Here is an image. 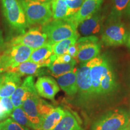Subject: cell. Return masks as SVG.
<instances>
[{
    "label": "cell",
    "instance_id": "1",
    "mask_svg": "<svg viewBox=\"0 0 130 130\" xmlns=\"http://www.w3.org/2000/svg\"><path fill=\"white\" fill-rule=\"evenodd\" d=\"M25 12L28 26L44 25L53 18L51 3L36 0H19Z\"/></svg>",
    "mask_w": 130,
    "mask_h": 130
},
{
    "label": "cell",
    "instance_id": "2",
    "mask_svg": "<svg viewBox=\"0 0 130 130\" xmlns=\"http://www.w3.org/2000/svg\"><path fill=\"white\" fill-rule=\"evenodd\" d=\"M3 14L8 24L22 34L29 27L24 10L19 0H1Z\"/></svg>",
    "mask_w": 130,
    "mask_h": 130
},
{
    "label": "cell",
    "instance_id": "3",
    "mask_svg": "<svg viewBox=\"0 0 130 130\" xmlns=\"http://www.w3.org/2000/svg\"><path fill=\"white\" fill-rule=\"evenodd\" d=\"M41 28L46 34L48 43L51 45L78 34L77 27L67 20L50 21L42 25Z\"/></svg>",
    "mask_w": 130,
    "mask_h": 130
},
{
    "label": "cell",
    "instance_id": "4",
    "mask_svg": "<svg viewBox=\"0 0 130 130\" xmlns=\"http://www.w3.org/2000/svg\"><path fill=\"white\" fill-rule=\"evenodd\" d=\"M33 50L24 45H10L1 55V73L7 72L19 64L28 60Z\"/></svg>",
    "mask_w": 130,
    "mask_h": 130
},
{
    "label": "cell",
    "instance_id": "5",
    "mask_svg": "<svg viewBox=\"0 0 130 130\" xmlns=\"http://www.w3.org/2000/svg\"><path fill=\"white\" fill-rule=\"evenodd\" d=\"M129 118L126 111L119 109L108 112L93 123L92 130H121L128 125Z\"/></svg>",
    "mask_w": 130,
    "mask_h": 130
},
{
    "label": "cell",
    "instance_id": "6",
    "mask_svg": "<svg viewBox=\"0 0 130 130\" xmlns=\"http://www.w3.org/2000/svg\"><path fill=\"white\" fill-rule=\"evenodd\" d=\"M102 35V42L107 46H119L124 44L128 34L123 24L119 20H111Z\"/></svg>",
    "mask_w": 130,
    "mask_h": 130
},
{
    "label": "cell",
    "instance_id": "7",
    "mask_svg": "<svg viewBox=\"0 0 130 130\" xmlns=\"http://www.w3.org/2000/svg\"><path fill=\"white\" fill-rule=\"evenodd\" d=\"M48 43V38L41 28L35 27L13 37L10 45H22L35 50Z\"/></svg>",
    "mask_w": 130,
    "mask_h": 130
},
{
    "label": "cell",
    "instance_id": "8",
    "mask_svg": "<svg viewBox=\"0 0 130 130\" xmlns=\"http://www.w3.org/2000/svg\"><path fill=\"white\" fill-rule=\"evenodd\" d=\"M77 42L79 45V50L76 60L84 63L98 56L101 44L98 42V38L96 36H89L81 37Z\"/></svg>",
    "mask_w": 130,
    "mask_h": 130
},
{
    "label": "cell",
    "instance_id": "9",
    "mask_svg": "<svg viewBox=\"0 0 130 130\" xmlns=\"http://www.w3.org/2000/svg\"><path fill=\"white\" fill-rule=\"evenodd\" d=\"M90 61V76L93 95H100L101 81L111 66L105 57L97 56Z\"/></svg>",
    "mask_w": 130,
    "mask_h": 130
},
{
    "label": "cell",
    "instance_id": "10",
    "mask_svg": "<svg viewBox=\"0 0 130 130\" xmlns=\"http://www.w3.org/2000/svg\"><path fill=\"white\" fill-rule=\"evenodd\" d=\"M39 98V96L36 90L32 91L26 98L22 105L35 130H40L43 122L37 110V104Z\"/></svg>",
    "mask_w": 130,
    "mask_h": 130
},
{
    "label": "cell",
    "instance_id": "11",
    "mask_svg": "<svg viewBox=\"0 0 130 130\" xmlns=\"http://www.w3.org/2000/svg\"><path fill=\"white\" fill-rule=\"evenodd\" d=\"M91 61L82 64L77 71V83L78 92L82 98H87L93 95L92 86L91 84L90 71Z\"/></svg>",
    "mask_w": 130,
    "mask_h": 130
},
{
    "label": "cell",
    "instance_id": "12",
    "mask_svg": "<svg viewBox=\"0 0 130 130\" xmlns=\"http://www.w3.org/2000/svg\"><path fill=\"white\" fill-rule=\"evenodd\" d=\"M103 0H84L78 11L66 20L78 27L83 21L92 16L100 9Z\"/></svg>",
    "mask_w": 130,
    "mask_h": 130
},
{
    "label": "cell",
    "instance_id": "13",
    "mask_svg": "<svg viewBox=\"0 0 130 130\" xmlns=\"http://www.w3.org/2000/svg\"><path fill=\"white\" fill-rule=\"evenodd\" d=\"M35 88L40 96L53 100L59 92L60 87L53 78L46 76L40 77L35 83Z\"/></svg>",
    "mask_w": 130,
    "mask_h": 130
},
{
    "label": "cell",
    "instance_id": "14",
    "mask_svg": "<svg viewBox=\"0 0 130 130\" xmlns=\"http://www.w3.org/2000/svg\"><path fill=\"white\" fill-rule=\"evenodd\" d=\"M21 77L13 72H5L0 75V98L11 97L21 85Z\"/></svg>",
    "mask_w": 130,
    "mask_h": 130
},
{
    "label": "cell",
    "instance_id": "15",
    "mask_svg": "<svg viewBox=\"0 0 130 130\" xmlns=\"http://www.w3.org/2000/svg\"><path fill=\"white\" fill-rule=\"evenodd\" d=\"M35 90L33 76H27L11 96V100L14 108L22 106L26 98Z\"/></svg>",
    "mask_w": 130,
    "mask_h": 130
},
{
    "label": "cell",
    "instance_id": "16",
    "mask_svg": "<svg viewBox=\"0 0 130 130\" xmlns=\"http://www.w3.org/2000/svg\"><path fill=\"white\" fill-rule=\"evenodd\" d=\"M56 57L57 56L53 53L51 45L46 43L40 48L33 50L28 60L39 64L42 68H48Z\"/></svg>",
    "mask_w": 130,
    "mask_h": 130
},
{
    "label": "cell",
    "instance_id": "17",
    "mask_svg": "<svg viewBox=\"0 0 130 130\" xmlns=\"http://www.w3.org/2000/svg\"><path fill=\"white\" fill-rule=\"evenodd\" d=\"M103 20V16L99 10L95 14L79 24L78 26L79 32L84 36L98 33L101 30Z\"/></svg>",
    "mask_w": 130,
    "mask_h": 130
},
{
    "label": "cell",
    "instance_id": "18",
    "mask_svg": "<svg viewBox=\"0 0 130 130\" xmlns=\"http://www.w3.org/2000/svg\"><path fill=\"white\" fill-rule=\"evenodd\" d=\"M77 71V68H75L71 72L57 78L59 87L69 96H74L78 92Z\"/></svg>",
    "mask_w": 130,
    "mask_h": 130
},
{
    "label": "cell",
    "instance_id": "19",
    "mask_svg": "<svg viewBox=\"0 0 130 130\" xmlns=\"http://www.w3.org/2000/svg\"><path fill=\"white\" fill-rule=\"evenodd\" d=\"M42 67L39 64L27 60L10 69L7 72H13L22 76H35L41 74Z\"/></svg>",
    "mask_w": 130,
    "mask_h": 130
},
{
    "label": "cell",
    "instance_id": "20",
    "mask_svg": "<svg viewBox=\"0 0 130 130\" xmlns=\"http://www.w3.org/2000/svg\"><path fill=\"white\" fill-rule=\"evenodd\" d=\"M52 130H82V128L74 115L65 110L63 118Z\"/></svg>",
    "mask_w": 130,
    "mask_h": 130
},
{
    "label": "cell",
    "instance_id": "21",
    "mask_svg": "<svg viewBox=\"0 0 130 130\" xmlns=\"http://www.w3.org/2000/svg\"><path fill=\"white\" fill-rule=\"evenodd\" d=\"M64 111L61 107L55 108L42 122L40 130H52L57 125L64 115Z\"/></svg>",
    "mask_w": 130,
    "mask_h": 130
},
{
    "label": "cell",
    "instance_id": "22",
    "mask_svg": "<svg viewBox=\"0 0 130 130\" xmlns=\"http://www.w3.org/2000/svg\"><path fill=\"white\" fill-rule=\"evenodd\" d=\"M77 60L71 63H61L57 61L56 59L48 66V69L54 77L57 78L63 74L71 72L75 68Z\"/></svg>",
    "mask_w": 130,
    "mask_h": 130
},
{
    "label": "cell",
    "instance_id": "23",
    "mask_svg": "<svg viewBox=\"0 0 130 130\" xmlns=\"http://www.w3.org/2000/svg\"><path fill=\"white\" fill-rule=\"evenodd\" d=\"M54 20H66L68 18V7L65 0H53L51 3Z\"/></svg>",
    "mask_w": 130,
    "mask_h": 130
},
{
    "label": "cell",
    "instance_id": "24",
    "mask_svg": "<svg viewBox=\"0 0 130 130\" xmlns=\"http://www.w3.org/2000/svg\"><path fill=\"white\" fill-rule=\"evenodd\" d=\"M116 87V79L111 67L101 81L100 95H105L112 92Z\"/></svg>",
    "mask_w": 130,
    "mask_h": 130
},
{
    "label": "cell",
    "instance_id": "25",
    "mask_svg": "<svg viewBox=\"0 0 130 130\" xmlns=\"http://www.w3.org/2000/svg\"><path fill=\"white\" fill-rule=\"evenodd\" d=\"M78 39L79 34H77V35L74 36L71 38L66 39L63 40L52 45L51 47L53 54L58 56L66 54L69 47L71 45L75 44L77 42Z\"/></svg>",
    "mask_w": 130,
    "mask_h": 130
},
{
    "label": "cell",
    "instance_id": "26",
    "mask_svg": "<svg viewBox=\"0 0 130 130\" xmlns=\"http://www.w3.org/2000/svg\"><path fill=\"white\" fill-rule=\"evenodd\" d=\"M10 117L13 121L18 123L21 125L29 129H34L33 126L29 121L28 117L24 111L22 107H18L14 108Z\"/></svg>",
    "mask_w": 130,
    "mask_h": 130
},
{
    "label": "cell",
    "instance_id": "27",
    "mask_svg": "<svg viewBox=\"0 0 130 130\" xmlns=\"http://www.w3.org/2000/svg\"><path fill=\"white\" fill-rule=\"evenodd\" d=\"M14 106L10 97L0 98V122L10 116Z\"/></svg>",
    "mask_w": 130,
    "mask_h": 130
},
{
    "label": "cell",
    "instance_id": "28",
    "mask_svg": "<svg viewBox=\"0 0 130 130\" xmlns=\"http://www.w3.org/2000/svg\"><path fill=\"white\" fill-rule=\"evenodd\" d=\"M129 1V0H113V6L110 19L119 20L127 7Z\"/></svg>",
    "mask_w": 130,
    "mask_h": 130
},
{
    "label": "cell",
    "instance_id": "29",
    "mask_svg": "<svg viewBox=\"0 0 130 130\" xmlns=\"http://www.w3.org/2000/svg\"><path fill=\"white\" fill-rule=\"evenodd\" d=\"M37 107L38 113L42 119H43V121L54 109L53 105L50 104L48 102H46L45 101L40 98H39L38 101H37Z\"/></svg>",
    "mask_w": 130,
    "mask_h": 130
},
{
    "label": "cell",
    "instance_id": "30",
    "mask_svg": "<svg viewBox=\"0 0 130 130\" xmlns=\"http://www.w3.org/2000/svg\"><path fill=\"white\" fill-rule=\"evenodd\" d=\"M65 1L68 7V19L71 18L78 11L81 5L84 2V0H65Z\"/></svg>",
    "mask_w": 130,
    "mask_h": 130
},
{
    "label": "cell",
    "instance_id": "31",
    "mask_svg": "<svg viewBox=\"0 0 130 130\" xmlns=\"http://www.w3.org/2000/svg\"><path fill=\"white\" fill-rule=\"evenodd\" d=\"M0 125L6 130H30L29 128L21 125L12 119H7L0 122Z\"/></svg>",
    "mask_w": 130,
    "mask_h": 130
},
{
    "label": "cell",
    "instance_id": "32",
    "mask_svg": "<svg viewBox=\"0 0 130 130\" xmlns=\"http://www.w3.org/2000/svg\"><path fill=\"white\" fill-rule=\"evenodd\" d=\"M56 60L57 61L61 63H71L74 61L75 59L66 53L64 54L57 56Z\"/></svg>",
    "mask_w": 130,
    "mask_h": 130
},
{
    "label": "cell",
    "instance_id": "33",
    "mask_svg": "<svg viewBox=\"0 0 130 130\" xmlns=\"http://www.w3.org/2000/svg\"><path fill=\"white\" fill-rule=\"evenodd\" d=\"M78 50L79 45L77 43V42H76L75 44L71 45V46L69 47V50H68V51L67 52V54H68L70 55L71 57H72L73 58L76 60L78 53Z\"/></svg>",
    "mask_w": 130,
    "mask_h": 130
},
{
    "label": "cell",
    "instance_id": "34",
    "mask_svg": "<svg viewBox=\"0 0 130 130\" xmlns=\"http://www.w3.org/2000/svg\"><path fill=\"white\" fill-rule=\"evenodd\" d=\"M4 46V40L3 39V37L0 32V50L3 49Z\"/></svg>",
    "mask_w": 130,
    "mask_h": 130
},
{
    "label": "cell",
    "instance_id": "35",
    "mask_svg": "<svg viewBox=\"0 0 130 130\" xmlns=\"http://www.w3.org/2000/svg\"><path fill=\"white\" fill-rule=\"evenodd\" d=\"M126 45H127V46L130 48V32L129 35H128L127 40H126Z\"/></svg>",
    "mask_w": 130,
    "mask_h": 130
},
{
    "label": "cell",
    "instance_id": "36",
    "mask_svg": "<svg viewBox=\"0 0 130 130\" xmlns=\"http://www.w3.org/2000/svg\"><path fill=\"white\" fill-rule=\"evenodd\" d=\"M126 8H127V10H126V12H127L128 14H129V16H130V0L129 1V3H128L127 7H126Z\"/></svg>",
    "mask_w": 130,
    "mask_h": 130
},
{
    "label": "cell",
    "instance_id": "37",
    "mask_svg": "<svg viewBox=\"0 0 130 130\" xmlns=\"http://www.w3.org/2000/svg\"><path fill=\"white\" fill-rule=\"evenodd\" d=\"M36 1H40V2L42 3H51L53 0H36Z\"/></svg>",
    "mask_w": 130,
    "mask_h": 130
},
{
    "label": "cell",
    "instance_id": "38",
    "mask_svg": "<svg viewBox=\"0 0 130 130\" xmlns=\"http://www.w3.org/2000/svg\"><path fill=\"white\" fill-rule=\"evenodd\" d=\"M121 130H130V126L128 125L127 126H126L125 128H123V129H121Z\"/></svg>",
    "mask_w": 130,
    "mask_h": 130
},
{
    "label": "cell",
    "instance_id": "39",
    "mask_svg": "<svg viewBox=\"0 0 130 130\" xmlns=\"http://www.w3.org/2000/svg\"><path fill=\"white\" fill-rule=\"evenodd\" d=\"M0 74H1V55H0Z\"/></svg>",
    "mask_w": 130,
    "mask_h": 130
},
{
    "label": "cell",
    "instance_id": "40",
    "mask_svg": "<svg viewBox=\"0 0 130 130\" xmlns=\"http://www.w3.org/2000/svg\"><path fill=\"white\" fill-rule=\"evenodd\" d=\"M0 130H6V129H4V128L3 127V126H1V125H0Z\"/></svg>",
    "mask_w": 130,
    "mask_h": 130
},
{
    "label": "cell",
    "instance_id": "41",
    "mask_svg": "<svg viewBox=\"0 0 130 130\" xmlns=\"http://www.w3.org/2000/svg\"><path fill=\"white\" fill-rule=\"evenodd\" d=\"M129 126H130V125H129Z\"/></svg>",
    "mask_w": 130,
    "mask_h": 130
}]
</instances>
